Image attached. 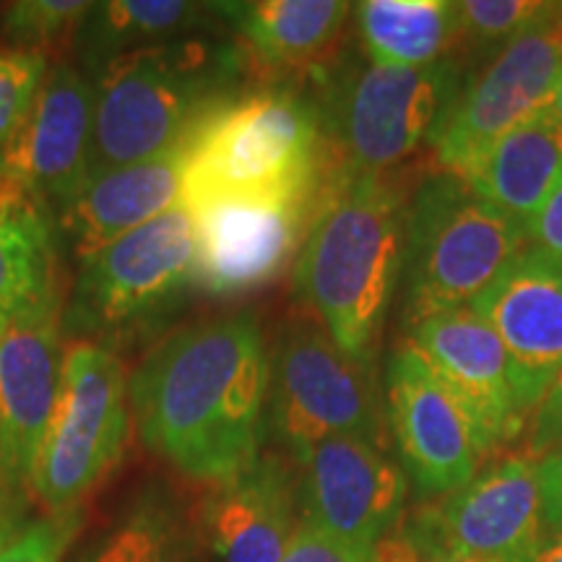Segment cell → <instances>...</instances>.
<instances>
[{"label": "cell", "mask_w": 562, "mask_h": 562, "mask_svg": "<svg viewBox=\"0 0 562 562\" xmlns=\"http://www.w3.org/2000/svg\"><path fill=\"white\" fill-rule=\"evenodd\" d=\"M271 362L252 313L167 336L128 378L140 440L182 474L224 484L261 453Z\"/></svg>", "instance_id": "cell-1"}, {"label": "cell", "mask_w": 562, "mask_h": 562, "mask_svg": "<svg viewBox=\"0 0 562 562\" xmlns=\"http://www.w3.org/2000/svg\"><path fill=\"white\" fill-rule=\"evenodd\" d=\"M406 203L378 175L341 180L315 211L294 281L331 339L372 368L404 269Z\"/></svg>", "instance_id": "cell-2"}, {"label": "cell", "mask_w": 562, "mask_h": 562, "mask_svg": "<svg viewBox=\"0 0 562 562\" xmlns=\"http://www.w3.org/2000/svg\"><path fill=\"white\" fill-rule=\"evenodd\" d=\"M229 50L182 37L112 60L94 74L91 175L157 157L191 138L211 112L229 104Z\"/></svg>", "instance_id": "cell-3"}, {"label": "cell", "mask_w": 562, "mask_h": 562, "mask_svg": "<svg viewBox=\"0 0 562 562\" xmlns=\"http://www.w3.org/2000/svg\"><path fill=\"white\" fill-rule=\"evenodd\" d=\"M529 232L456 175H432L406 206L404 328L472 305L524 250Z\"/></svg>", "instance_id": "cell-4"}, {"label": "cell", "mask_w": 562, "mask_h": 562, "mask_svg": "<svg viewBox=\"0 0 562 562\" xmlns=\"http://www.w3.org/2000/svg\"><path fill=\"white\" fill-rule=\"evenodd\" d=\"M199 284L195 220L186 201L87 258L63 328L108 344L144 336ZM110 349V347H108Z\"/></svg>", "instance_id": "cell-5"}, {"label": "cell", "mask_w": 562, "mask_h": 562, "mask_svg": "<svg viewBox=\"0 0 562 562\" xmlns=\"http://www.w3.org/2000/svg\"><path fill=\"white\" fill-rule=\"evenodd\" d=\"M318 115L290 91L232 100L188 138L186 201L203 195H311L318 182Z\"/></svg>", "instance_id": "cell-6"}, {"label": "cell", "mask_w": 562, "mask_h": 562, "mask_svg": "<svg viewBox=\"0 0 562 562\" xmlns=\"http://www.w3.org/2000/svg\"><path fill=\"white\" fill-rule=\"evenodd\" d=\"M131 430L128 378L112 349L79 341L63 357V378L32 490L50 510H68L112 472Z\"/></svg>", "instance_id": "cell-7"}, {"label": "cell", "mask_w": 562, "mask_h": 562, "mask_svg": "<svg viewBox=\"0 0 562 562\" xmlns=\"http://www.w3.org/2000/svg\"><path fill=\"white\" fill-rule=\"evenodd\" d=\"M269 419L300 461L336 435L381 442L372 372L351 360L318 318H294L281 334L271 360Z\"/></svg>", "instance_id": "cell-8"}, {"label": "cell", "mask_w": 562, "mask_h": 562, "mask_svg": "<svg viewBox=\"0 0 562 562\" xmlns=\"http://www.w3.org/2000/svg\"><path fill=\"white\" fill-rule=\"evenodd\" d=\"M459 91L451 60L422 68L368 66L336 94V138L357 172L378 175L432 140Z\"/></svg>", "instance_id": "cell-9"}, {"label": "cell", "mask_w": 562, "mask_h": 562, "mask_svg": "<svg viewBox=\"0 0 562 562\" xmlns=\"http://www.w3.org/2000/svg\"><path fill=\"white\" fill-rule=\"evenodd\" d=\"M562 79V9L501 47L487 68L463 83L432 136L440 167L461 175L505 133L542 112Z\"/></svg>", "instance_id": "cell-10"}, {"label": "cell", "mask_w": 562, "mask_h": 562, "mask_svg": "<svg viewBox=\"0 0 562 562\" xmlns=\"http://www.w3.org/2000/svg\"><path fill=\"white\" fill-rule=\"evenodd\" d=\"M385 402L404 469L422 495H453L472 482L487 456L480 435L459 398L412 344L391 357Z\"/></svg>", "instance_id": "cell-11"}, {"label": "cell", "mask_w": 562, "mask_h": 562, "mask_svg": "<svg viewBox=\"0 0 562 562\" xmlns=\"http://www.w3.org/2000/svg\"><path fill=\"white\" fill-rule=\"evenodd\" d=\"M539 461L505 456L446 497L432 521L409 533L419 550L529 562L544 537Z\"/></svg>", "instance_id": "cell-12"}, {"label": "cell", "mask_w": 562, "mask_h": 562, "mask_svg": "<svg viewBox=\"0 0 562 562\" xmlns=\"http://www.w3.org/2000/svg\"><path fill=\"white\" fill-rule=\"evenodd\" d=\"M313 195H203L186 201L195 220L199 284L214 294L256 290L297 248Z\"/></svg>", "instance_id": "cell-13"}, {"label": "cell", "mask_w": 562, "mask_h": 562, "mask_svg": "<svg viewBox=\"0 0 562 562\" xmlns=\"http://www.w3.org/2000/svg\"><path fill=\"white\" fill-rule=\"evenodd\" d=\"M302 521L347 542L375 547L402 518L406 474L381 442L336 435L305 456Z\"/></svg>", "instance_id": "cell-14"}, {"label": "cell", "mask_w": 562, "mask_h": 562, "mask_svg": "<svg viewBox=\"0 0 562 562\" xmlns=\"http://www.w3.org/2000/svg\"><path fill=\"white\" fill-rule=\"evenodd\" d=\"M94 81L68 63L47 70L30 112L0 151V170L24 182L47 206L66 203L91 172Z\"/></svg>", "instance_id": "cell-15"}, {"label": "cell", "mask_w": 562, "mask_h": 562, "mask_svg": "<svg viewBox=\"0 0 562 562\" xmlns=\"http://www.w3.org/2000/svg\"><path fill=\"white\" fill-rule=\"evenodd\" d=\"M58 300L5 321L0 331V482H32L63 378Z\"/></svg>", "instance_id": "cell-16"}, {"label": "cell", "mask_w": 562, "mask_h": 562, "mask_svg": "<svg viewBox=\"0 0 562 562\" xmlns=\"http://www.w3.org/2000/svg\"><path fill=\"white\" fill-rule=\"evenodd\" d=\"M409 344L459 398L484 453L524 430L526 412L513 385L508 351L472 305L422 321Z\"/></svg>", "instance_id": "cell-17"}, {"label": "cell", "mask_w": 562, "mask_h": 562, "mask_svg": "<svg viewBox=\"0 0 562 562\" xmlns=\"http://www.w3.org/2000/svg\"><path fill=\"white\" fill-rule=\"evenodd\" d=\"M472 307L508 351L521 409H537L562 370V263L531 245Z\"/></svg>", "instance_id": "cell-18"}, {"label": "cell", "mask_w": 562, "mask_h": 562, "mask_svg": "<svg viewBox=\"0 0 562 562\" xmlns=\"http://www.w3.org/2000/svg\"><path fill=\"white\" fill-rule=\"evenodd\" d=\"M188 140L157 157L91 175L58 214V229L76 261L108 248L133 229L186 201Z\"/></svg>", "instance_id": "cell-19"}, {"label": "cell", "mask_w": 562, "mask_h": 562, "mask_svg": "<svg viewBox=\"0 0 562 562\" xmlns=\"http://www.w3.org/2000/svg\"><path fill=\"white\" fill-rule=\"evenodd\" d=\"M211 562H279L294 533V487L277 456L216 484L201 518Z\"/></svg>", "instance_id": "cell-20"}, {"label": "cell", "mask_w": 562, "mask_h": 562, "mask_svg": "<svg viewBox=\"0 0 562 562\" xmlns=\"http://www.w3.org/2000/svg\"><path fill=\"white\" fill-rule=\"evenodd\" d=\"M456 178L529 232V224L562 180V151L547 110L490 144Z\"/></svg>", "instance_id": "cell-21"}, {"label": "cell", "mask_w": 562, "mask_h": 562, "mask_svg": "<svg viewBox=\"0 0 562 562\" xmlns=\"http://www.w3.org/2000/svg\"><path fill=\"white\" fill-rule=\"evenodd\" d=\"M216 13L232 21L250 50L269 66H311L339 37L351 3L344 0H252L216 3Z\"/></svg>", "instance_id": "cell-22"}, {"label": "cell", "mask_w": 562, "mask_h": 562, "mask_svg": "<svg viewBox=\"0 0 562 562\" xmlns=\"http://www.w3.org/2000/svg\"><path fill=\"white\" fill-rule=\"evenodd\" d=\"M214 5L186 0H108L91 3L76 42L91 76L123 55L188 37L206 26Z\"/></svg>", "instance_id": "cell-23"}, {"label": "cell", "mask_w": 562, "mask_h": 562, "mask_svg": "<svg viewBox=\"0 0 562 562\" xmlns=\"http://www.w3.org/2000/svg\"><path fill=\"white\" fill-rule=\"evenodd\" d=\"M357 24L372 66H432L459 34L456 3L448 0H364Z\"/></svg>", "instance_id": "cell-24"}, {"label": "cell", "mask_w": 562, "mask_h": 562, "mask_svg": "<svg viewBox=\"0 0 562 562\" xmlns=\"http://www.w3.org/2000/svg\"><path fill=\"white\" fill-rule=\"evenodd\" d=\"M87 562H211L199 518L149 490L104 533Z\"/></svg>", "instance_id": "cell-25"}, {"label": "cell", "mask_w": 562, "mask_h": 562, "mask_svg": "<svg viewBox=\"0 0 562 562\" xmlns=\"http://www.w3.org/2000/svg\"><path fill=\"white\" fill-rule=\"evenodd\" d=\"M53 227L50 214L0 206V321L55 302Z\"/></svg>", "instance_id": "cell-26"}, {"label": "cell", "mask_w": 562, "mask_h": 562, "mask_svg": "<svg viewBox=\"0 0 562 562\" xmlns=\"http://www.w3.org/2000/svg\"><path fill=\"white\" fill-rule=\"evenodd\" d=\"M562 3L539 0H461L456 3L459 34L480 47H505L533 26L544 24Z\"/></svg>", "instance_id": "cell-27"}, {"label": "cell", "mask_w": 562, "mask_h": 562, "mask_svg": "<svg viewBox=\"0 0 562 562\" xmlns=\"http://www.w3.org/2000/svg\"><path fill=\"white\" fill-rule=\"evenodd\" d=\"M89 9L91 3L79 0H21L5 11L3 30L26 53H40L42 47L60 45L70 34L76 37Z\"/></svg>", "instance_id": "cell-28"}, {"label": "cell", "mask_w": 562, "mask_h": 562, "mask_svg": "<svg viewBox=\"0 0 562 562\" xmlns=\"http://www.w3.org/2000/svg\"><path fill=\"white\" fill-rule=\"evenodd\" d=\"M47 70L42 53H0V151L30 112Z\"/></svg>", "instance_id": "cell-29"}, {"label": "cell", "mask_w": 562, "mask_h": 562, "mask_svg": "<svg viewBox=\"0 0 562 562\" xmlns=\"http://www.w3.org/2000/svg\"><path fill=\"white\" fill-rule=\"evenodd\" d=\"M279 562H372V550L302 521Z\"/></svg>", "instance_id": "cell-30"}, {"label": "cell", "mask_w": 562, "mask_h": 562, "mask_svg": "<svg viewBox=\"0 0 562 562\" xmlns=\"http://www.w3.org/2000/svg\"><path fill=\"white\" fill-rule=\"evenodd\" d=\"M68 531L55 521H37L0 552V562H63Z\"/></svg>", "instance_id": "cell-31"}, {"label": "cell", "mask_w": 562, "mask_h": 562, "mask_svg": "<svg viewBox=\"0 0 562 562\" xmlns=\"http://www.w3.org/2000/svg\"><path fill=\"white\" fill-rule=\"evenodd\" d=\"M562 446V370L558 372L550 389L537 404L531 419L529 451L533 456H547Z\"/></svg>", "instance_id": "cell-32"}, {"label": "cell", "mask_w": 562, "mask_h": 562, "mask_svg": "<svg viewBox=\"0 0 562 562\" xmlns=\"http://www.w3.org/2000/svg\"><path fill=\"white\" fill-rule=\"evenodd\" d=\"M529 237H533V248L562 263V180L537 214V220L529 224Z\"/></svg>", "instance_id": "cell-33"}, {"label": "cell", "mask_w": 562, "mask_h": 562, "mask_svg": "<svg viewBox=\"0 0 562 562\" xmlns=\"http://www.w3.org/2000/svg\"><path fill=\"white\" fill-rule=\"evenodd\" d=\"M539 484H542V510L550 531H562V446L539 461Z\"/></svg>", "instance_id": "cell-34"}, {"label": "cell", "mask_w": 562, "mask_h": 562, "mask_svg": "<svg viewBox=\"0 0 562 562\" xmlns=\"http://www.w3.org/2000/svg\"><path fill=\"white\" fill-rule=\"evenodd\" d=\"M372 562H427L409 533H389L372 547Z\"/></svg>", "instance_id": "cell-35"}, {"label": "cell", "mask_w": 562, "mask_h": 562, "mask_svg": "<svg viewBox=\"0 0 562 562\" xmlns=\"http://www.w3.org/2000/svg\"><path fill=\"white\" fill-rule=\"evenodd\" d=\"M529 562H562V531L544 533Z\"/></svg>", "instance_id": "cell-36"}, {"label": "cell", "mask_w": 562, "mask_h": 562, "mask_svg": "<svg viewBox=\"0 0 562 562\" xmlns=\"http://www.w3.org/2000/svg\"><path fill=\"white\" fill-rule=\"evenodd\" d=\"M19 537V518L9 503L0 497V552Z\"/></svg>", "instance_id": "cell-37"}, {"label": "cell", "mask_w": 562, "mask_h": 562, "mask_svg": "<svg viewBox=\"0 0 562 562\" xmlns=\"http://www.w3.org/2000/svg\"><path fill=\"white\" fill-rule=\"evenodd\" d=\"M544 110H547V115H550L554 138H558V146H560V151H562V79L558 83V89H554L550 104H547Z\"/></svg>", "instance_id": "cell-38"}, {"label": "cell", "mask_w": 562, "mask_h": 562, "mask_svg": "<svg viewBox=\"0 0 562 562\" xmlns=\"http://www.w3.org/2000/svg\"><path fill=\"white\" fill-rule=\"evenodd\" d=\"M427 562H503V560L472 558V554H459V552H432L427 554Z\"/></svg>", "instance_id": "cell-39"}, {"label": "cell", "mask_w": 562, "mask_h": 562, "mask_svg": "<svg viewBox=\"0 0 562 562\" xmlns=\"http://www.w3.org/2000/svg\"><path fill=\"white\" fill-rule=\"evenodd\" d=\"M3 326H5V321H0V331H3Z\"/></svg>", "instance_id": "cell-40"}]
</instances>
